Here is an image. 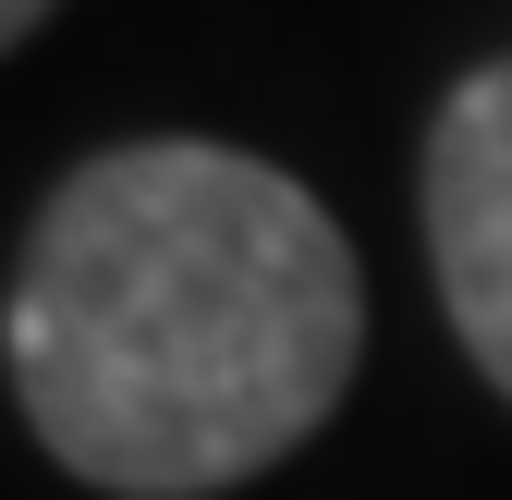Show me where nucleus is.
<instances>
[{
  "label": "nucleus",
  "mask_w": 512,
  "mask_h": 500,
  "mask_svg": "<svg viewBox=\"0 0 512 500\" xmlns=\"http://www.w3.org/2000/svg\"><path fill=\"white\" fill-rule=\"evenodd\" d=\"M25 440L110 500H220L342 415L366 269L281 159L135 135L37 196L0 293Z\"/></svg>",
  "instance_id": "1"
},
{
  "label": "nucleus",
  "mask_w": 512,
  "mask_h": 500,
  "mask_svg": "<svg viewBox=\"0 0 512 500\" xmlns=\"http://www.w3.org/2000/svg\"><path fill=\"white\" fill-rule=\"evenodd\" d=\"M415 208H427V269H439V318L464 330L476 379L512 403V49L439 98L427 159H415Z\"/></svg>",
  "instance_id": "2"
},
{
  "label": "nucleus",
  "mask_w": 512,
  "mask_h": 500,
  "mask_svg": "<svg viewBox=\"0 0 512 500\" xmlns=\"http://www.w3.org/2000/svg\"><path fill=\"white\" fill-rule=\"evenodd\" d=\"M49 13H61V0H0V37H13V49H25V37H37Z\"/></svg>",
  "instance_id": "3"
}]
</instances>
